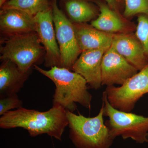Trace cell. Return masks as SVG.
<instances>
[{"instance_id": "9", "label": "cell", "mask_w": 148, "mask_h": 148, "mask_svg": "<svg viewBox=\"0 0 148 148\" xmlns=\"http://www.w3.org/2000/svg\"><path fill=\"white\" fill-rule=\"evenodd\" d=\"M101 68L102 85L107 86L121 85L139 72L112 46L103 55Z\"/></svg>"}, {"instance_id": "5", "label": "cell", "mask_w": 148, "mask_h": 148, "mask_svg": "<svg viewBox=\"0 0 148 148\" xmlns=\"http://www.w3.org/2000/svg\"><path fill=\"white\" fill-rule=\"evenodd\" d=\"M102 101L104 115L109 118L106 124L113 139L121 136L124 139L131 138L140 144L148 142V117L114 108L109 103L105 91Z\"/></svg>"}, {"instance_id": "22", "label": "cell", "mask_w": 148, "mask_h": 148, "mask_svg": "<svg viewBox=\"0 0 148 148\" xmlns=\"http://www.w3.org/2000/svg\"><path fill=\"white\" fill-rule=\"evenodd\" d=\"M8 1V0H0V6H1V8Z\"/></svg>"}, {"instance_id": "6", "label": "cell", "mask_w": 148, "mask_h": 148, "mask_svg": "<svg viewBox=\"0 0 148 148\" xmlns=\"http://www.w3.org/2000/svg\"><path fill=\"white\" fill-rule=\"evenodd\" d=\"M105 92L109 103L114 108L131 112L137 101L148 93V65L120 86H107Z\"/></svg>"}, {"instance_id": "1", "label": "cell", "mask_w": 148, "mask_h": 148, "mask_svg": "<svg viewBox=\"0 0 148 148\" xmlns=\"http://www.w3.org/2000/svg\"><path fill=\"white\" fill-rule=\"evenodd\" d=\"M67 126L66 111L58 106H53L49 110L43 112L21 107L8 111L0 118V127L3 129L21 127L32 137L46 134L60 141Z\"/></svg>"}, {"instance_id": "19", "label": "cell", "mask_w": 148, "mask_h": 148, "mask_svg": "<svg viewBox=\"0 0 148 148\" xmlns=\"http://www.w3.org/2000/svg\"><path fill=\"white\" fill-rule=\"evenodd\" d=\"M135 35L143 46L148 60V16L140 14L138 18Z\"/></svg>"}, {"instance_id": "4", "label": "cell", "mask_w": 148, "mask_h": 148, "mask_svg": "<svg viewBox=\"0 0 148 148\" xmlns=\"http://www.w3.org/2000/svg\"><path fill=\"white\" fill-rule=\"evenodd\" d=\"M1 61L9 60L21 72L32 71L45 55V51L36 32L1 38Z\"/></svg>"}, {"instance_id": "12", "label": "cell", "mask_w": 148, "mask_h": 148, "mask_svg": "<svg viewBox=\"0 0 148 148\" xmlns=\"http://www.w3.org/2000/svg\"><path fill=\"white\" fill-rule=\"evenodd\" d=\"M0 32L2 38L36 32L34 16L15 9H1Z\"/></svg>"}, {"instance_id": "14", "label": "cell", "mask_w": 148, "mask_h": 148, "mask_svg": "<svg viewBox=\"0 0 148 148\" xmlns=\"http://www.w3.org/2000/svg\"><path fill=\"white\" fill-rule=\"evenodd\" d=\"M100 14L98 18L92 20L90 25L102 32L112 34L132 33L134 24L125 20L108 5L99 3Z\"/></svg>"}, {"instance_id": "18", "label": "cell", "mask_w": 148, "mask_h": 148, "mask_svg": "<svg viewBox=\"0 0 148 148\" xmlns=\"http://www.w3.org/2000/svg\"><path fill=\"white\" fill-rule=\"evenodd\" d=\"M125 8L123 15L130 18L137 14L148 16V0H124Z\"/></svg>"}, {"instance_id": "3", "label": "cell", "mask_w": 148, "mask_h": 148, "mask_svg": "<svg viewBox=\"0 0 148 148\" xmlns=\"http://www.w3.org/2000/svg\"><path fill=\"white\" fill-rule=\"evenodd\" d=\"M70 128V138L77 148H109L113 138L104 123L102 105L98 115L86 117L79 113L66 111Z\"/></svg>"}, {"instance_id": "21", "label": "cell", "mask_w": 148, "mask_h": 148, "mask_svg": "<svg viewBox=\"0 0 148 148\" xmlns=\"http://www.w3.org/2000/svg\"><path fill=\"white\" fill-rule=\"evenodd\" d=\"M109 5L112 8H115L116 6V0H106Z\"/></svg>"}, {"instance_id": "2", "label": "cell", "mask_w": 148, "mask_h": 148, "mask_svg": "<svg viewBox=\"0 0 148 148\" xmlns=\"http://www.w3.org/2000/svg\"><path fill=\"white\" fill-rule=\"evenodd\" d=\"M34 67L55 85L53 106H61L66 111L72 112L76 110L77 103L86 109L91 108L92 95L88 91L86 80L79 74L57 66L49 70H44L37 65Z\"/></svg>"}, {"instance_id": "10", "label": "cell", "mask_w": 148, "mask_h": 148, "mask_svg": "<svg viewBox=\"0 0 148 148\" xmlns=\"http://www.w3.org/2000/svg\"><path fill=\"white\" fill-rule=\"evenodd\" d=\"M108 49L83 51L72 67V71L83 77L92 89L97 90L102 85V59Z\"/></svg>"}, {"instance_id": "17", "label": "cell", "mask_w": 148, "mask_h": 148, "mask_svg": "<svg viewBox=\"0 0 148 148\" xmlns=\"http://www.w3.org/2000/svg\"><path fill=\"white\" fill-rule=\"evenodd\" d=\"M50 7L48 0H8L1 9H15L35 16Z\"/></svg>"}, {"instance_id": "15", "label": "cell", "mask_w": 148, "mask_h": 148, "mask_svg": "<svg viewBox=\"0 0 148 148\" xmlns=\"http://www.w3.org/2000/svg\"><path fill=\"white\" fill-rule=\"evenodd\" d=\"M0 66V97L17 94L23 87L32 71L21 72L16 64L9 60L1 61Z\"/></svg>"}, {"instance_id": "20", "label": "cell", "mask_w": 148, "mask_h": 148, "mask_svg": "<svg viewBox=\"0 0 148 148\" xmlns=\"http://www.w3.org/2000/svg\"><path fill=\"white\" fill-rule=\"evenodd\" d=\"M22 101L18 98L17 94L8 95L0 99V115L4 114L14 109L22 107Z\"/></svg>"}, {"instance_id": "11", "label": "cell", "mask_w": 148, "mask_h": 148, "mask_svg": "<svg viewBox=\"0 0 148 148\" xmlns=\"http://www.w3.org/2000/svg\"><path fill=\"white\" fill-rule=\"evenodd\" d=\"M111 46L139 71L148 65L143 46L133 32L114 34Z\"/></svg>"}, {"instance_id": "16", "label": "cell", "mask_w": 148, "mask_h": 148, "mask_svg": "<svg viewBox=\"0 0 148 148\" xmlns=\"http://www.w3.org/2000/svg\"><path fill=\"white\" fill-rule=\"evenodd\" d=\"M65 9L73 23H86L97 15L95 8L86 0H64Z\"/></svg>"}, {"instance_id": "8", "label": "cell", "mask_w": 148, "mask_h": 148, "mask_svg": "<svg viewBox=\"0 0 148 148\" xmlns=\"http://www.w3.org/2000/svg\"><path fill=\"white\" fill-rule=\"evenodd\" d=\"M36 32L45 51V66L60 67L61 54L56 40L51 5L34 16Z\"/></svg>"}, {"instance_id": "13", "label": "cell", "mask_w": 148, "mask_h": 148, "mask_svg": "<svg viewBox=\"0 0 148 148\" xmlns=\"http://www.w3.org/2000/svg\"><path fill=\"white\" fill-rule=\"evenodd\" d=\"M77 41L82 51L109 49L114 34L102 32L87 23H73Z\"/></svg>"}, {"instance_id": "7", "label": "cell", "mask_w": 148, "mask_h": 148, "mask_svg": "<svg viewBox=\"0 0 148 148\" xmlns=\"http://www.w3.org/2000/svg\"><path fill=\"white\" fill-rule=\"evenodd\" d=\"M51 5L61 54L60 67L72 70L73 65L82 51L77 41L73 22L59 8L57 0H52Z\"/></svg>"}]
</instances>
